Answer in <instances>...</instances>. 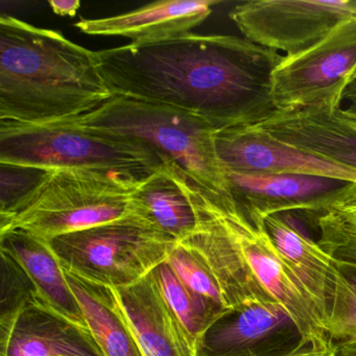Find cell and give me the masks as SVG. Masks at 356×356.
<instances>
[{"label":"cell","instance_id":"obj_18","mask_svg":"<svg viewBox=\"0 0 356 356\" xmlns=\"http://www.w3.org/2000/svg\"><path fill=\"white\" fill-rule=\"evenodd\" d=\"M264 226L277 251L309 298L324 328L334 297V260L281 214L266 218Z\"/></svg>","mask_w":356,"mask_h":356},{"label":"cell","instance_id":"obj_14","mask_svg":"<svg viewBox=\"0 0 356 356\" xmlns=\"http://www.w3.org/2000/svg\"><path fill=\"white\" fill-rule=\"evenodd\" d=\"M112 291L145 356H197V341L168 305L153 273Z\"/></svg>","mask_w":356,"mask_h":356},{"label":"cell","instance_id":"obj_2","mask_svg":"<svg viewBox=\"0 0 356 356\" xmlns=\"http://www.w3.org/2000/svg\"><path fill=\"white\" fill-rule=\"evenodd\" d=\"M113 97L95 51L57 31L0 17V122H70Z\"/></svg>","mask_w":356,"mask_h":356},{"label":"cell","instance_id":"obj_3","mask_svg":"<svg viewBox=\"0 0 356 356\" xmlns=\"http://www.w3.org/2000/svg\"><path fill=\"white\" fill-rule=\"evenodd\" d=\"M70 124L138 139L184 170L208 191L232 197L230 181L216 149V132L188 112L113 97L101 107Z\"/></svg>","mask_w":356,"mask_h":356},{"label":"cell","instance_id":"obj_4","mask_svg":"<svg viewBox=\"0 0 356 356\" xmlns=\"http://www.w3.org/2000/svg\"><path fill=\"white\" fill-rule=\"evenodd\" d=\"M168 162L172 161L138 139L70 122H0V163L103 170L143 180Z\"/></svg>","mask_w":356,"mask_h":356},{"label":"cell","instance_id":"obj_31","mask_svg":"<svg viewBox=\"0 0 356 356\" xmlns=\"http://www.w3.org/2000/svg\"><path fill=\"white\" fill-rule=\"evenodd\" d=\"M337 356H356V343L343 346L337 349Z\"/></svg>","mask_w":356,"mask_h":356},{"label":"cell","instance_id":"obj_27","mask_svg":"<svg viewBox=\"0 0 356 356\" xmlns=\"http://www.w3.org/2000/svg\"><path fill=\"white\" fill-rule=\"evenodd\" d=\"M51 170L0 163V218H7L20 207L42 184Z\"/></svg>","mask_w":356,"mask_h":356},{"label":"cell","instance_id":"obj_13","mask_svg":"<svg viewBox=\"0 0 356 356\" xmlns=\"http://www.w3.org/2000/svg\"><path fill=\"white\" fill-rule=\"evenodd\" d=\"M253 127L285 145L356 170V127L341 107L316 105L275 111Z\"/></svg>","mask_w":356,"mask_h":356},{"label":"cell","instance_id":"obj_15","mask_svg":"<svg viewBox=\"0 0 356 356\" xmlns=\"http://www.w3.org/2000/svg\"><path fill=\"white\" fill-rule=\"evenodd\" d=\"M220 3L218 0H161L120 15L82 19L74 26L90 36L124 37L135 44L155 42L191 33Z\"/></svg>","mask_w":356,"mask_h":356},{"label":"cell","instance_id":"obj_20","mask_svg":"<svg viewBox=\"0 0 356 356\" xmlns=\"http://www.w3.org/2000/svg\"><path fill=\"white\" fill-rule=\"evenodd\" d=\"M185 176L184 170L168 162L141 180L131 197L133 212L153 222L176 241L188 237L197 225Z\"/></svg>","mask_w":356,"mask_h":356},{"label":"cell","instance_id":"obj_22","mask_svg":"<svg viewBox=\"0 0 356 356\" xmlns=\"http://www.w3.org/2000/svg\"><path fill=\"white\" fill-rule=\"evenodd\" d=\"M318 230L316 243L337 261L356 264V184L346 183L303 213Z\"/></svg>","mask_w":356,"mask_h":356},{"label":"cell","instance_id":"obj_7","mask_svg":"<svg viewBox=\"0 0 356 356\" xmlns=\"http://www.w3.org/2000/svg\"><path fill=\"white\" fill-rule=\"evenodd\" d=\"M356 68V18L343 22L303 53L283 56L273 74L277 111L316 105L341 107Z\"/></svg>","mask_w":356,"mask_h":356},{"label":"cell","instance_id":"obj_16","mask_svg":"<svg viewBox=\"0 0 356 356\" xmlns=\"http://www.w3.org/2000/svg\"><path fill=\"white\" fill-rule=\"evenodd\" d=\"M233 199L253 220L312 211L345 182L318 177L243 174L227 170Z\"/></svg>","mask_w":356,"mask_h":356},{"label":"cell","instance_id":"obj_11","mask_svg":"<svg viewBox=\"0 0 356 356\" xmlns=\"http://www.w3.org/2000/svg\"><path fill=\"white\" fill-rule=\"evenodd\" d=\"M216 149L231 172L318 177L356 184V170L285 145L253 126L218 131Z\"/></svg>","mask_w":356,"mask_h":356},{"label":"cell","instance_id":"obj_8","mask_svg":"<svg viewBox=\"0 0 356 356\" xmlns=\"http://www.w3.org/2000/svg\"><path fill=\"white\" fill-rule=\"evenodd\" d=\"M199 187L210 209L236 243L254 277L291 314L305 339H328L309 298L270 241L264 222L251 220L232 197Z\"/></svg>","mask_w":356,"mask_h":356},{"label":"cell","instance_id":"obj_17","mask_svg":"<svg viewBox=\"0 0 356 356\" xmlns=\"http://www.w3.org/2000/svg\"><path fill=\"white\" fill-rule=\"evenodd\" d=\"M0 356H103L87 329L33 302L0 337Z\"/></svg>","mask_w":356,"mask_h":356},{"label":"cell","instance_id":"obj_1","mask_svg":"<svg viewBox=\"0 0 356 356\" xmlns=\"http://www.w3.org/2000/svg\"><path fill=\"white\" fill-rule=\"evenodd\" d=\"M95 57L113 97L176 108L216 131L254 126L277 111L273 74L283 56L245 38L188 33Z\"/></svg>","mask_w":356,"mask_h":356},{"label":"cell","instance_id":"obj_24","mask_svg":"<svg viewBox=\"0 0 356 356\" xmlns=\"http://www.w3.org/2000/svg\"><path fill=\"white\" fill-rule=\"evenodd\" d=\"M334 297L324 330L329 341L339 349L356 343V264L334 260Z\"/></svg>","mask_w":356,"mask_h":356},{"label":"cell","instance_id":"obj_23","mask_svg":"<svg viewBox=\"0 0 356 356\" xmlns=\"http://www.w3.org/2000/svg\"><path fill=\"white\" fill-rule=\"evenodd\" d=\"M154 276L168 305L197 343L222 314L195 297L177 276L168 262H162L153 270Z\"/></svg>","mask_w":356,"mask_h":356},{"label":"cell","instance_id":"obj_21","mask_svg":"<svg viewBox=\"0 0 356 356\" xmlns=\"http://www.w3.org/2000/svg\"><path fill=\"white\" fill-rule=\"evenodd\" d=\"M65 273L87 329L103 356H145L116 305L111 287L87 282Z\"/></svg>","mask_w":356,"mask_h":356},{"label":"cell","instance_id":"obj_32","mask_svg":"<svg viewBox=\"0 0 356 356\" xmlns=\"http://www.w3.org/2000/svg\"><path fill=\"white\" fill-rule=\"evenodd\" d=\"M343 115H345L346 118H347V120H349L350 122H352V124H353L354 126L356 127V118H351V116L347 115V114H346L345 112H343Z\"/></svg>","mask_w":356,"mask_h":356},{"label":"cell","instance_id":"obj_6","mask_svg":"<svg viewBox=\"0 0 356 356\" xmlns=\"http://www.w3.org/2000/svg\"><path fill=\"white\" fill-rule=\"evenodd\" d=\"M47 243L65 272L87 282L120 289L138 282L166 261L177 241L132 212Z\"/></svg>","mask_w":356,"mask_h":356},{"label":"cell","instance_id":"obj_28","mask_svg":"<svg viewBox=\"0 0 356 356\" xmlns=\"http://www.w3.org/2000/svg\"><path fill=\"white\" fill-rule=\"evenodd\" d=\"M286 356H337V348L329 339L316 341L304 339L299 347Z\"/></svg>","mask_w":356,"mask_h":356},{"label":"cell","instance_id":"obj_30","mask_svg":"<svg viewBox=\"0 0 356 356\" xmlns=\"http://www.w3.org/2000/svg\"><path fill=\"white\" fill-rule=\"evenodd\" d=\"M343 101L348 103V107L343 109V112L351 118H356V81L346 89L343 95Z\"/></svg>","mask_w":356,"mask_h":356},{"label":"cell","instance_id":"obj_26","mask_svg":"<svg viewBox=\"0 0 356 356\" xmlns=\"http://www.w3.org/2000/svg\"><path fill=\"white\" fill-rule=\"evenodd\" d=\"M1 255V291H0V337L11 330L22 310L37 301L36 289L22 266L7 252Z\"/></svg>","mask_w":356,"mask_h":356},{"label":"cell","instance_id":"obj_12","mask_svg":"<svg viewBox=\"0 0 356 356\" xmlns=\"http://www.w3.org/2000/svg\"><path fill=\"white\" fill-rule=\"evenodd\" d=\"M185 184L197 212V225L188 237L178 243L205 260L218 279L228 307L235 309L252 303L278 302L254 277L236 243L202 195L199 185L188 175L185 176Z\"/></svg>","mask_w":356,"mask_h":356},{"label":"cell","instance_id":"obj_33","mask_svg":"<svg viewBox=\"0 0 356 356\" xmlns=\"http://www.w3.org/2000/svg\"><path fill=\"white\" fill-rule=\"evenodd\" d=\"M356 81V68L354 70V72H352L351 76H350L349 85L352 84V83L355 82Z\"/></svg>","mask_w":356,"mask_h":356},{"label":"cell","instance_id":"obj_29","mask_svg":"<svg viewBox=\"0 0 356 356\" xmlns=\"http://www.w3.org/2000/svg\"><path fill=\"white\" fill-rule=\"evenodd\" d=\"M49 5L54 13L59 16H70V17H74L81 8L79 0H51L49 1Z\"/></svg>","mask_w":356,"mask_h":356},{"label":"cell","instance_id":"obj_5","mask_svg":"<svg viewBox=\"0 0 356 356\" xmlns=\"http://www.w3.org/2000/svg\"><path fill=\"white\" fill-rule=\"evenodd\" d=\"M141 180L103 170H51L0 232L19 229L43 241L120 220L132 213L131 197Z\"/></svg>","mask_w":356,"mask_h":356},{"label":"cell","instance_id":"obj_25","mask_svg":"<svg viewBox=\"0 0 356 356\" xmlns=\"http://www.w3.org/2000/svg\"><path fill=\"white\" fill-rule=\"evenodd\" d=\"M166 262L184 286L200 301L220 314L230 309L216 275L197 252L177 241Z\"/></svg>","mask_w":356,"mask_h":356},{"label":"cell","instance_id":"obj_9","mask_svg":"<svg viewBox=\"0 0 356 356\" xmlns=\"http://www.w3.org/2000/svg\"><path fill=\"white\" fill-rule=\"evenodd\" d=\"M229 16L243 38L295 56L356 18V0H252L235 6Z\"/></svg>","mask_w":356,"mask_h":356},{"label":"cell","instance_id":"obj_19","mask_svg":"<svg viewBox=\"0 0 356 356\" xmlns=\"http://www.w3.org/2000/svg\"><path fill=\"white\" fill-rule=\"evenodd\" d=\"M0 250L10 254L26 270L36 289L39 301L87 329L65 270L47 241L26 231L12 229L0 232Z\"/></svg>","mask_w":356,"mask_h":356},{"label":"cell","instance_id":"obj_10","mask_svg":"<svg viewBox=\"0 0 356 356\" xmlns=\"http://www.w3.org/2000/svg\"><path fill=\"white\" fill-rule=\"evenodd\" d=\"M305 337L280 303L229 309L204 332L197 356H286Z\"/></svg>","mask_w":356,"mask_h":356}]
</instances>
